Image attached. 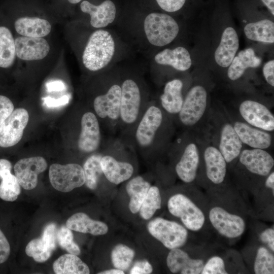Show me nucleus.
I'll return each instance as SVG.
<instances>
[{"instance_id": "obj_44", "label": "nucleus", "mask_w": 274, "mask_h": 274, "mask_svg": "<svg viewBox=\"0 0 274 274\" xmlns=\"http://www.w3.org/2000/svg\"><path fill=\"white\" fill-rule=\"evenodd\" d=\"M10 254V244L3 231L0 229V264L4 263Z\"/></svg>"}, {"instance_id": "obj_2", "label": "nucleus", "mask_w": 274, "mask_h": 274, "mask_svg": "<svg viewBox=\"0 0 274 274\" xmlns=\"http://www.w3.org/2000/svg\"><path fill=\"white\" fill-rule=\"evenodd\" d=\"M121 87L119 131L121 137L130 140L149 102L143 98L141 87L133 79L124 80Z\"/></svg>"}, {"instance_id": "obj_50", "label": "nucleus", "mask_w": 274, "mask_h": 274, "mask_svg": "<svg viewBox=\"0 0 274 274\" xmlns=\"http://www.w3.org/2000/svg\"><path fill=\"white\" fill-rule=\"evenodd\" d=\"M263 3L268 8L271 14L274 15V0H261Z\"/></svg>"}, {"instance_id": "obj_21", "label": "nucleus", "mask_w": 274, "mask_h": 274, "mask_svg": "<svg viewBox=\"0 0 274 274\" xmlns=\"http://www.w3.org/2000/svg\"><path fill=\"white\" fill-rule=\"evenodd\" d=\"M239 47V40L235 29L227 27L223 31L220 43L215 52L217 63L223 67H228L235 57Z\"/></svg>"}, {"instance_id": "obj_37", "label": "nucleus", "mask_w": 274, "mask_h": 274, "mask_svg": "<svg viewBox=\"0 0 274 274\" xmlns=\"http://www.w3.org/2000/svg\"><path fill=\"white\" fill-rule=\"evenodd\" d=\"M254 271L256 274L274 273V256L265 247L260 246L257 251Z\"/></svg>"}, {"instance_id": "obj_39", "label": "nucleus", "mask_w": 274, "mask_h": 274, "mask_svg": "<svg viewBox=\"0 0 274 274\" xmlns=\"http://www.w3.org/2000/svg\"><path fill=\"white\" fill-rule=\"evenodd\" d=\"M57 242L59 246L69 253L78 255L80 250L73 240V234L70 229L65 226H61L57 233Z\"/></svg>"}, {"instance_id": "obj_28", "label": "nucleus", "mask_w": 274, "mask_h": 274, "mask_svg": "<svg viewBox=\"0 0 274 274\" xmlns=\"http://www.w3.org/2000/svg\"><path fill=\"white\" fill-rule=\"evenodd\" d=\"M66 226L71 230L93 235L105 234L108 231V226L106 223L92 220L81 212L71 216L66 221Z\"/></svg>"}, {"instance_id": "obj_11", "label": "nucleus", "mask_w": 274, "mask_h": 274, "mask_svg": "<svg viewBox=\"0 0 274 274\" xmlns=\"http://www.w3.org/2000/svg\"><path fill=\"white\" fill-rule=\"evenodd\" d=\"M99 120L92 111H86L81 117V130L77 147L83 153H93L100 147L101 134Z\"/></svg>"}, {"instance_id": "obj_43", "label": "nucleus", "mask_w": 274, "mask_h": 274, "mask_svg": "<svg viewBox=\"0 0 274 274\" xmlns=\"http://www.w3.org/2000/svg\"><path fill=\"white\" fill-rule=\"evenodd\" d=\"M259 239L271 252H274L273 228H268L262 231L259 234Z\"/></svg>"}, {"instance_id": "obj_25", "label": "nucleus", "mask_w": 274, "mask_h": 274, "mask_svg": "<svg viewBox=\"0 0 274 274\" xmlns=\"http://www.w3.org/2000/svg\"><path fill=\"white\" fill-rule=\"evenodd\" d=\"M11 169L10 161L0 159V198L7 201L16 200L21 192L20 185L16 176L11 174Z\"/></svg>"}, {"instance_id": "obj_45", "label": "nucleus", "mask_w": 274, "mask_h": 274, "mask_svg": "<svg viewBox=\"0 0 274 274\" xmlns=\"http://www.w3.org/2000/svg\"><path fill=\"white\" fill-rule=\"evenodd\" d=\"M153 271L152 265L146 260L139 261L135 263L130 270V274H148Z\"/></svg>"}, {"instance_id": "obj_41", "label": "nucleus", "mask_w": 274, "mask_h": 274, "mask_svg": "<svg viewBox=\"0 0 274 274\" xmlns=\"http://www.w3.org/2000/svg\"><path fill=\"white\" fill-rule=\"evenodd\" d=\"M14 109L12 101L7 97L0 95V125Z\"/></svg>"}, {"instance_id": "obj_20", "label": "nucleus", "mask_w": 274, "mask_h": 274, "mask_svg": "<svg viewBox=\"0 0 274 274\" xmlns=\"http://www.w3.org/2000/svg\"><path fill=\"white\" fill-rule=\"evenodd\" d=\"M199 163L198 149L194 143H190L185 148L177 163L175 170L178 177L185 183L193 182L196 176Z\"/></svg>"}, {"instance_id": "obj_22", "label": "nucleus", "mask_w": 274, "mask_h": 274, "mask_svg": "<svg viewBox=\"0 0 274 274\" xmlns=\"http://www.w3.org/2000/svg\"><path fill=\"white\" fill-rule=\"evenodd\" d=\"M206 174L214 184L222 183L227 172L226 162L220 151L213 146L207 147L204 152Z\"/></svg>"}, {"instance_id": "obj_3", "label": "nucleus", "mask_w": 274, "mask_h": 274, "mask_svg": "<svg viewBox=\"0 0 274 274\" xmlns=\"http://www.w3.org/2000/svg\"><path fill=\"white\" fill-rule=\"evenodd\" d=\"M115 48V42L110 32L105 30L93 32L83 51V64L90 71L95 72L103 68L111 60Z\"/></svg>"}, {"instance_id": "obj_42", "label": "nucleus", "mask_w": 274, "mask_h": 274, "mask_svg": "<svg viewBox=\"0 0 274 274\" xmlns=\"http://www.w3.org/2000/svg\"><path fill=\"white\" fill-rule=\"evenodd\" d=\"M160 7L165 11L174 12L184 6L186 0H156Z\"/></svg>"}, {"instance_id": "obj_33", "label": "nucleus", "mask_w": 274, "mask_h": 274, "mask_svg": "<svg viewBox=\"0 0 274 274\" xmlns=\"http://www.w3.org/2000/svg\"><path fill=\"white\" fill-rule=\"evenodd\" d=\"M56 274H88V266L77 255L66 254L60 256L53 264Z\"/></svg>"}, {"instance_id": "obj_26", "label": "nucleus", "mask_w": 274, "mask_h": 274, "mask_svg": "<svg viewBox=\"0 0 274 274\" xmlns=\"http://www.w3.org/2000/svg\"><path fill=\"white\" fill-rule=\"evenodd\" d=\"M243 147L240 140L233 127L229 123L222 127L219 144V151L227 163L237 157Z\"/></svg>"}, {"instance_id": "obj_29", "label": "nucleus", "mask_w": 274, "mask_h": 274, "mask_svg": "<svg viewBox=\"0 0 274 274\" xmlns=\"http://www.w3.org/2000/svg\"><path fill=\"white\" fill-rule=\"evenodd\" d=\"M16 31L22 36L43 38L51 30L50 22L44 19L37 17H21L14 24Z\"/></svg>"}, {"instance_id": "obj_14", "label": "nucleus", "mask_w": 274, "mask_h": 274, "mask_svg": "<svg viewBox=\"0 0 274 274\" xmlns=\"http://www.w3.org/2000/svg\"><path fill=\"white\" fill-rule=\"evenodd\" d=\"M57 228L54 223L48 224L41 237L30 241L25 248V253L37 262L43 263L51 256L56 247Z\"/></svg>"}, {"instance_id": "obj_32", "label": "nucleus", "mask_w": 274, "mask_h": 274, "mask_svg": "<svg viewBox=\"0 0 274 274\" xmlns=\"http://www.w3.org/2000/svg\"><path fill=\"white\" fill-rule=\"evenodd\" d=\"M244 30L246 37L251 40L266 43L274 42V23L270 20L249 23Z\"/></svg>"}, {"instance_id": "obj_51", "label": "nucleus", "mask_w": 274, "mask_h": 274, "mask_svg": "<svg viewBox=\"0 0 274 274\" xmlns=\"http://www.w3.org/2000/svg\"><path fill=\"white\" fill-rule=\"evenodd\" d=\"M98 273V274H124V272L123 270L116 268V269H111L105 270L101 272H99Z\"/></svg>"}, {"instance_id": "obj_13", "label": "nucleus", "mask_w": 274, "mask_h": 274, "mask_svg": "<svg viewBox=\"0 0 274 274\" xmlns=\"http://www.w3.org/2000/svg\"><path fill=\"white\" fill-rule=\"evenodd\" d=\"M47 167L46 160L42 157L22 158L14 166L15 176L20 186L24 189L32 190L38 184L39 174Z\"/></svg>"}, {"instance_id": "obj_5", "label": "nucleus", "mask_w": 274, "mask_h": 274, "mask_svg": "<svg viewBox=\"0 0 274 274\" xmlns=\"http://www.w3.org/2000/svg\"><path fill=\"white\" fill-rule=\"evenodd\" d=\"M179 26L169 15L159 13L149 14L144 21V30L150 44L163 46L171 43L179 32Z\"/></svg>"}, {"instance_id": "obj_6", "label": "nucleus", "mask_w": 274, "mask_h": 274, "mask_svg": "<svg viewBox=\"0 0 274 274\" xmlns=\"http://www.w3.org/2000/svg\"><path fill=\"white\" fill-rule=\"evenodd\" d=\"M167 208L189 230L198 231L203 227L206 220L203 211L187 196L181 193L173 195L168 200Z\"/></svg>"}, {"instance_id": "obj_9", "label": "nucleus", "mask_w": 274, "mask_h": 274, "mask_svg": "<svg viewBox=\"0 0 274 274\" xmlns=\"http://www.w3.org/2000/svg\"><path fill=\"white\" fill-rule=\"evenodd\" d=\"M209 219L215 229L221 235L228 238H237L245 230L246 223L242 217L219 206L210 209Z\"/></svg>"}, {"instance_id": "obj_4", "label": "nucleus", "mask_w": 274, "mask_h": 274, "mask_svg": "<svg viewBox=\"0 0 274 274\" xmlns=\"http://www.w3.org/2000/svg\"><path fill=\"white\" fill-rule=\"evenodd\" d=\"M120 138L108 140L106 152L101 154L100 165L107 180L115 185L128 180L133 176L134 167L128 161L119 157Z\"/></svg>"}, {"instance_id": "obj_19", "label": "nucleus", "mask_w": 274, "mask_h": 274, "mask_svg": "<svg viewBox=\"0 0 274 274\" xmlns=\"http://www.w3.org/2000/svg\"><path fill=\"white\" fill-rule=\"evenodd\" d=\"M81 11L90 16V24L95 28L104 27L113 22L115 18L116 9L111 0H106L98 6L87 1L80 5Z\"/></svg>"}, {"instance_id": "obj_40", "label": "nucleus", "mask_w": 274, "mask_h": 274, "mask_svg": "<svg viewBox=\"0 0 274 274\" xmlns=\"http://www.w3.org/2000/svg\"><path fill=\"white\" fill-rule=\"evenodd\" d=\"M224 260L220 257L214 256L204 263L201 274H227Z\"/></svg>"}, {"instance_id": "obj_52", "label": "nucleus", "mask_w": 274, "mask_h": 274, "mask_svg": "<svg viewBox=\"0 0 274 274\" xmlns=\"http://www.w3.org/2000/svg\"><path fill=\"white\" fill-rule=\"evenodd\" d=\"M82 0H68V1L71 3V4H77L78 3H79L80 2H81Z\"/></svg>"}, {"instance_id": "obj_10", "label": "nucleus", "mask_w": 274, "mask_h": 274, "mask_svg": "<svg viewBox=\"0 0 274 274\" xmlns=\"http://www.w3.org/2000/svg\"><path fill=\"white\" fill-rule=\"evenodd\" d=\"M207 105V93L201 86L192 87L183 100L179 119L185 126H192L198 122L202 117Z\"/></svg>"}, {"instance_id": "obj_47", "label": "nucleus", "mask_w": 274, "mask_h": 274, "mask_svg": "<svg viewBox=\"0 0 274 274\" xmlns=\"http://www.w3.org/2000/svg\"><path fill=\"white\" fill-rule=\"evenodd\" d=\"M43 99L44 104L48 107H56L65 105L69 101V97L67 95H64L57 99H54L50 97H46Z\"/></svg>"}, {"instance_id": "obj_38", "label": "nucleus", "mask_w": 274, "mask_h": 274, "mask_svg": "<svg viewBox=\"0 0 274 274\" xmlns=\"http://www.w3.org/2000/svg\"><path fill=\"white\" fill-rule=\"evenodd\" d=\"M134 251L123 244L116 245L111 253V259L114 266L122 270H127L134 258Z\"/></svg>"}, {"instance_id": "obj_24", "label": "nucleus", "mask_w": 274, "mask_h": 274, "mask_svg": "<svg viewBox=\"0 0 274 274\" xmlns=\"http://www.w3.org/2000/svg\"><path fill=\"white\" fill-rule=\"evenodd\" d=\"M183 86V82L180 79H174L165 84L160 101L161 108L166 113L175 115L180 112L184 100L182 93Z\"/></svg>"}, {"instance_id": "obj_48", "label": "nucleus", "mask_w": 274, "mask_h": 274, "mask_svg": "<svg viewBox=\"0 0 274 274\" xmlns=\"http://www.w3.org/2000/svg\"><path fill=\"white\" fill-rule=\"evenodd\" d=\"M48 91H61L65 88L64 84L61 81L50 82L46 84Z\"/></svg>"}, {"instance_id": "obj_23", "label": "nucleus", "mask_w": 274, "mask_h": 274, "mask_svg": "<svg viewBox=\"0 0 274 274\" xmlns=\"http://www.w3.org/2000/svg\"><path fill=\"white\" fill-rule=\"evenodd\" d=\"M233 127L242 143L252 148L264 149L271 145V136L265 131L238 121Z\"/></svg>"}, {"instance_id": "obj_30", "label": "nucleus", "mask_w": 274, "mask_h": 274, "mask_svg": "<svg viewBox=\"0 0 274 274\" xmlns=\"http://www.w3.org/2000/svg\"><path fill=\"white\" fill-rule=\"evenodd\" d=\"M261 59L256 56L251 48L241 51L233 59L227 71L228 78L235 81L239 79L249 67H257L261 64Z\"/></svg>"}, {"instance_id": "obj_12", "label": "nucleus", "mask_w": 274, "mask_h": 274, "mask_svg": "<svg viewBox=\"0 0 274 274\" xmlns=\"http://www.w3.org/2000/svg\"><path fill=\"white\" fill-rule=\"evenodd\" d=\"M28 120L26 110H14L0 125V147L8 148L16 145L22 139Z\"/></svg>"}, {"instance_id": "obj_27", "label": "nucleus", "mask_w": 274, "mask_h": 274, "mask_svg": "<svg viewBox=\"0 0 274 274\" xmlns=\"http://www.w3.org/2000/svg\"><path fill=\"white\" fill-rule=\"evenodd\" d=\"M154 59L159 64L170 65L180 71L188 70L192 64L189 52L183 47L165 49L157 53Z\"/></svg>"}, {"instance_id": "obj_15", "label": "nucleus", "mask_w": 274, "mask_h": 274, "mask_svg": "<svg viewBox=\"0 0 274 274\" xmlns=\"http://www.w3.org/2000/svg\"><path fill=\"white\" fill-rule=\"evenodd\" d=\"M239 111L244 120L252 126L267 131L273 130V115L264 105L247 100L241 103Z\"/></svg>"}, {"instance_id": "obj_46", "label": "nucleus", "mask_w": 274, "mask_h": 274, "mask_svg": "<svg viewBox=\"0 0 274 274\" xmlns=\"http://www.w3.org/2000/svg\"><path fill=\"white\" fill-rule=\"evenodd\" d=\"M263 74L266 82L274 86V60L266 62L263 67Z\"/></svg>"}, {"instance_id": "obj_31", "label": "nucleus", "mask_w": 274, "mask_h": 274, "mask_svg": "<svg viewBox=\"0 0 274 274\" xmlns=\"http://www.w3.org/2000/svg\"><path fill=\"white\" fill-rule=\"evenodd\" d=\"M151 187L150 183L143 177L138 176L129 179L126 185V190L130 197L129 209L135 214L140 207Z\"/></svg>"}, {"instance_id": "obj_34", "label": "nucleus", "mask_w": 274, "mask_h": 274, "mask_svg": "<svg viewBox=\"0 0 274 274\" xmlns=\"http://www.w3.org/2000/svg\"><path fill=\"white\" fill-rule=\"evenodd\" d=\"M16 55L15 42L11 32L7 27L0 26V67L11 66Z\"/></svg>"}, {"instance_id": "obj_1", "label": "nucleus", "mask_w": 274, "mask_h": 274, "mask_svg": "<svg viewBox=\"0 0 274 274\" xmlns=\"http://www.w3.org/2000/svg\"><path fill=\"white\" fill-rule=\"evenodd\" d=\"M163 113L158 105L149 102L131 135L130 141L135 150L145 157L153 156L161 150Z\"/></svg>"}, {"instance_id": "obj_49", "label": "nucleus", "mask_w": 274, "mask_h": 274, "mask_svg": "<svg viewBox=\"0 0 274 274\" xmlns=\"http://www.w3.org/2000/svg\"><path fill=\"white\" fill-rule=\"evenodd\" d=\"M265 186L271 190L272 196H274V172L271 173L267 178L265 183Z\"/></svg>"}, {"instance_id": "obj_35", "label": "nucleus", "mask_w": 274, "mask_h": 274, "mask_svg": "<svg viewBox=\"0 0 274 274\" xmlns=\"http://www.w3.org/2000/svg\"><path fill=\"white\" fill-rule=\"evenodd\" d=\"M101 157L100 153L92 154L87 158L83 164L85 184L91 190L96 188L100 178L104 175L100 165Z\"/></svg>"}, {"instance_id": "obj_18", "label": "nucleus", "mask_w": 274, "mask_h": 274, "mask_svg": "<svg viewBox=\"0 0 274 274\" xmlns=\"http://www.w3.org/2000/svg\"><path fill=\"white\" fill-rule=\"evenodd\" d=\"M204 261L201 259H193L184 251L175 248L170 250L166 264L174 273L199 274L202 270Z\"/></svg>"}, {"instance_id": "obj_16", "label": "nucleus", "mask_w": 274, "mask_h": 274, "mask_svg": "<svg viewBox=\"0 0 274 274\" xmlns=\"http://www.w3.org/2000/svg\"><path fill=\"white\" fill-rule=\"evenodd\" d=\"M239 161L250 173L266 176L274 165L272 157L261 149H245L239 154Z\"/></svg>"}, {"instance_id": "obj_7", "label": "nucleus", "mask_w": 274, "mask_h": 274, "mask_svg": "<svg viewBox=\"0 0 274 274\" xmlns=\"http://www.w3.org/2000/svg\"><path fill=\"white\" fill-rule=\"evenodd\" d=\"M147 228L154 237L170 250L179 248L187 240V229L175 221L156 218L148 223Z\"/></svg>"}, {"instance_id": "obj_8", "label": "nucleus", "mask_w": 274, "mask_h": 274, "mask_svg": "<svg viewBox=\"0 0 274 274\" xmlns=\"http://www.w3.org/2000/svg\"><path fill=\"white\" fill-rule=\"evenodd\" d=\"M49 177L53 188L62 192H70L85 182L83 167L77 163L52 164L49 168Z\"/></svg>"}, {"instance_id": "obj_17", "label": "nucleus", "mask_w": 274, "mask_h": 274, "mask_svg": "<svg viewBox=\"0 0 274 274\" xmlns=\"http://www.w3.org/2000/svg\"><path fill=\"white\" fill-rule=\"evenodd\" d=\"M14 42L16 55L24 60L42 59L50 49L48 43L43 38L21 36L17 37Z\"/></svg>"}, {"instance_id": "obj_36", "label": "nucleus", "mask_w": 274, "mask_h": 274, "mask_svg": "<svg viewBox=\"0 0 274 274\" xmlns=\"http://www.w3.org/2000/svg\"><path fill=\"white\" fill-rule=\"evenodd\" d=\"M161 198L159 188L151 186L139 210L141 217L145 220L150 219L155 212L160 209Z\"/></svg>"}]
</instances>
